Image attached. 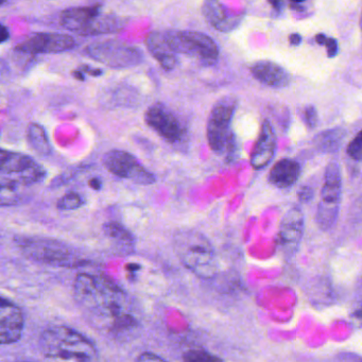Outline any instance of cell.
<instances>
[{
	"mask_svg": "<svg viewBox=\"0 0 362 362\" xmlns=\"http://www.w3.org/2000/svg\"><path fill=\"white\" fill-rule=\"evenodd\" d=\"M74 294L78 306L97 327L114 334L136 327L128 296L107 277L80 273L74 284Z\"/></svg>",
	"mask_w": 362,
	"mask_h": 362,
	"instance_id": "6da1fadb",
	"label": "cell"
},
{
	"mask_svg": "<svg viewBox=\"0 0 362 362\" xmlns=\"http://www.w3.org/2000/svg\"><path fill=\"white\" fill-rule=\"evenodd\" d=\"M40 349L46 362H99V351L93 341L67 326L44 330Z\"/></svg>",
	"mask_w": 362,
	"mask_h": 362,
	"instance_id": "7a4b0ae2",
	"label": "cell"
},
{
	"mask_svg": "<svg viewBox=\"0 0 362 362\" xmlns=\"http://www.w3.org/2000/svg\"><path fill=\"white\" fill-rule=\"evenodd\" d=\"M173 249L186 269L201 279L217 272V258L211 241L198 230H182L173 236Z\"/></svg>",
	"mask_w": 362,
	"mask_h": 362,
	"instance_id": "3957f363",
	"label": "cell"
},
{
	"mask_svg": "<svg viewBox=\"0 0 362 362\" xmlns=\"http://www.w3.org/2000/svg\"><path fill=\"white\" fill-rule=\"evenodd\" d=\"M101 4L67 8L61 13V24L80 35H98L116 33L124 27L117 16L101 14Z\"/></svg>",
	"mask_w": 362,
	"mask_h": 362,
	"instance_id": "277c9868",
	"label": "cell"
},
{
	"mask_svg": "<svg viewBox=\"0 0 362 362\" xmlns=\"http://www.w3.org/2000/svg\"><path fill=\"white\" fill-rule=\"evenodd\" d=\"M16 243L25 256L35 262L65 268H75L86 264V260L69 245L54 239L20 237L16 239Z\"/></svg>",
	"mask_w": 362,
	"mask_h": 362,
	"instance_id": "5b68a950",
	"label": "cell"
},
{
	"mask_svg": "<svg viewBox=\"0 0 362 362\" xmlns=\"http://www.w3.org/2000/svg\"><path fill=\"white\" fill-rule=\"evenodd\" d=\"M237 103L232 97H226L216 103L207 120L206 136L209 148L215 153L232 154L235 148V137L230 131L233 116Z\"/></svg>",
	"mask_w": 362,
	"mask_h": 362,
	"instance_id": "8992f818",
	"label": "cell"
},
{
	"mask_svg": "<svg viewBox=\"0 0 362 362\" xmlns=\"http://www.w3.org/2000/svg\"><path fill=\"white\" fill-rule=\"evenodd\" d=\"M0 185L25 187L43 181L45 169L31 156L3 150L0 154Z\"/></svg>",
	"mask_w": 362,
	"mask_h": 362,
	"instance_id": "52a82bcc",
	"label": "cell"
},
{
	"mask_svg": "<svg viewBox=\"0 0 362 362\" xmlns=\"http://www.w3.org/2000/svg\"><path fill=\"white\" fill-rule=\"evenodd\" d=\"M165 37L175 54L198 59L205 65L215 64L219 58V47L204 33L192 30H167Z\"/></svg>",
	"mask_w": 362,
	"mask_h": 362,
	"instance_id": "ba28073f",
	"label": "cell"
},
{
	"mask_svg": "<svg viewBox=\"0 0 362 362\" xmlns=\"http://www.w3.org/2000/svg\"><path fill=\"white\" fill-rule=\"evenodd\" d=\"M84 54L105 66L116 69L136 66L144 61L141 49L117 40L95 42L84 49Z\"/></svg>",
	"mask_w": 362,
	"mask_h": 362,
	"instance_id": "9c48e42d",
	"label": "cell"
},
{
	"mask_svg": "<svg viewBox=\"0 0 362 362\" xmlns=\"http://www.w3.org/2000/svg\"><path fill=\"white\" fill-rule=\"evenodd\" d=\"M342 194V177L338 163L332 162L326 167L323 185L321 189V200L317 207V220L320 226L329 228L338 218Z\"/></svg>",
	"mask_w": 362,
	"mask_h": 362,
	"instance_id": "30bf717a",
	"label": "cell"
},
{
	"mask_svg": "<svg viewBox=\"0 0 362 362\" xmlns=\"http://www.w3.org/2000/svg\"><path fill=\"white\" fill-rule=\"evenodd\" d=\"M103 163L109 173L128 179L139 185H152L156 175L145 168L136 158L124 150H111L103 156Z\"/></svg>",
	"mask_w": 362,
	"mask_h": 362,
	"instance_id": "8fae6325",
	"label": "cell"
},
{
	"mask_svg": "<svg viewBox=\"0 0 362 362\" xmlns=\"http://www.w3.org/2000/svg\"><path fill=\"white\" fill-rule=\"evenodd\" d=\"M77 43L71 35L63 33H35L16 46V52L26 54H61L74 49Z\"/></svg>",
	"mask_w": 362,
	"mask_h": 362,
	"instance_id": "7c38bea8",
	"label": "cell"
},
{
	"mask_svg": "<svg viewBox=\"0 0 362 362\" xmlns=\"http://www.w3.org/2000/svg\"><path fill=\"white\" fill-rule=\"evenodd\" d=\"M146 124L156 131L163 139L170 144L181 141L184 129L177 116L162 103L149 107L145 114Z\"/></svg>",
	"mask_w": 362,
	"mask_h": 362,
	"instance_id": "4fadbf2b",
	"label": "cell"
},
{
	"mask_svg": "<svg viewBox=\"0 0 362 362\" xmlns=\"http://www.w3.org/2000/svg\"><path fill=\"white\" fill-rule=\"evenodd\" d=\"M25 319L18 305L8 298H1L0 307V339L4 345L13 344L22 338Z\"/></svg>",
	"mask_w": 362,
	"mask_h": 362,
	"instance_id": "5bb4252c",
	"label": "cell"
},
{
	"mask_svg": "<svg viewBox=\"0 0 362 362\" xmlns=\"http://www.w3.org/2000/svg\"><path fill=\"white\" fill-rule=\"evenodd\" d=\"M202 13L206 22L221 33L234 30L243 18V14L233 13L226 5L215 0H207L203 3Z\"/></svg>",
	"mask_w": 362,
	"mask_h": 362,
	"instance_id": "9a60e30c",
	"label": "cell"
},
{
	"mask_svg": "<svg viewBox=\"0 0 362 362\" xmlns=\"http://www.w3.org/2000/svg\"><path fill=\"white\" fill-rule=\"evenodd\" d=\"M276 149V135L269 120L262 122L259 137L252 150L251 162L254 169H262L272 160Z\"/></svg>",
	"mask_w": 362,
	"mask_h": 362,
	"instance_id": "2e32d148",
	"label": "cell"
},
{
	"mask_svg": "<svg viewBox=\"0 0 362 362\" xmlns=\"http://www.w3.org/2000/svg\"><path fill=\"white\" fill-rule=\"evenodd\" d=\"M304 232V216L298 207L289 209L281 220L279 241L284 249L296 250Z\"/></svg>",
	"mask_w": 362,
	"mask_h": 362,
	"instance_id": "e0dca14e",
	"label": "cell"
},
{
	"mask_svg": "<svg viewBox=\"0 0 362 362\" xmlns=\"http://www.w3.org/2000/svg\"><path fill=\"white\" fill-rule=\"evenodd\" d=\"M148 52L158 61V64L166 71H173L177 66V54L169 45L165 33L152 31L146 39Z\"/></svg>",
	"mask_w": 362,
	"mask_h": 362,
	"instance_id": "ac0fdd59",
	"label": "cell"
},
{
	"mask_svg": "<svg viewBox=\"0 0 362 362\" xmlns=\"http://www.w3.org/2000/svg\"><path fill=\"white\" fill-rule=\"evenodd\" d=\"M252 75L256 80L270 88H286L290 83V75L281 65L271 61H259L251 67Z\"/></svg>",
	"mask_w": 362,
	"mask_h": 362,
	"instance_id": "d6986e66",
	"label": "cell"
},
{
	"mask_svg": "<svg viewBox=\"0 0 362 362\" xmlns=\"http://www.w3.org/2000/svg\"><path fill=\"white\" fill-rule=\"evenodd\" d=\"M300 167L298 162L289 158L279 160L269 173V181L279 188L293 185L300 177Z\"/></svg>",
	"mask_w": 362,
	"mask_h": 362,
	"instance_id": "ffe728a7",
	"label": "cell"
},
{
	"mask_svg": "<svg viewBox=\"0 0 362 362\" xmlns=\"http://www.w3.org/2000/svg\"><path fill=\"white\" fill-rule=\"evenodd\" d=\"M27 141L30 147L42 156H48L52 151L47 132L43 126L37 122H31L27 128Z\"/></svg>",
	"mask_w": 362,
	"mask_h": 362,
	"instance_id": "44dd1931",
	"label": "cell"
},
{
	"mask_svg": "<svg viewBox=\"0 0 362 362\" xmlns=\"http://www.w3.org/2000/svg\"><path fill=\"white\" fill-rule=\"evenodd\" d=\"M103 232L105 236L109 237L114 243H117L124 249H133L135 245L134 237L122 224L117 222H107L103 226Z\"/></svg>",
	"mask_w": 362,
	"mask_h": 362,
	"instance_id": "7402d4cb",
	"label": "cell"
},
{
	"mask_svg": "<svg viewBox=\"0 0 362 362\" xmlns=\"http://www.w3.org/2000/svg\"><path fill=\"white\" fill-rule=\"evenodd\" d=\"M344 139V131L342 129H332L320 133L315 139V145L323 152L336 151L340 148Z\"/></svg>",
	"mask_w": 362,
	"mask_h": 362,
	"instance_id": "603a6c76",
	"label": "cell"
},
{
	"mask_svg": "<svg viewBox=\"0 0 362 362\" xmlns=\"http://www.w3.org/2000/svg\"><path fill=\"white\" fill-rule=\"evenodd\" d=\"M84 199L75 192H69L65 194L57 203V207L60 211H75L83 206Z\"/></svg>",
	"mask_w": 362,
	"mask_h": 362,
	"instance_id": "cb8c5ba5",
	"label": "cell"
},
{
	"mask_svg": "<svg viewBox=\"0 0 362 362\" xmlns=\"http://www.w3.org/2000/svg\"><path fill=\"white\" fill-rule=\"evenodd\" d=\"M183 362H222V360L205 349H194L184 354Z\"/></svg>",
	"mask_w": 362,
	"mask_h": 362,
	"instance_id": "d4e9b609",
	"label": "cell"
},
{
	"mask_svg": "<svg viewBox=\"0 0 362 362\" xmlns=\"http://www.w3.org/2000/svg\"><path fill=\"white\" fill-rule=\"evenodd\" d=\"M347 156L351 160L360 162L362 160V130L356 135L355 139L347 146Z\"/></svg>",
	"mask_w": 362,
	"mask_h": 362,
	"instance_id": "484cf974",
	"label": "cell"
},
{
	"mask_svg": "<svg viewBox=\"0 0 362 362\" xmlns=\"http://www.w3.org/2000/svg\"><path fill=\"white\" fill-rule=\"evenodd\" d=\"M315 41L320 45H325L327 48V54L329 58H334L338 54V43L336 40L332 39V37H327L324 35H317L315 37Z\"/></svg>",
	"mask_w": 362,
	"mask_h": 362,
	"instance_id": "4316f807",
	"label": "cell"
},
{
	"mask_svg": "<svg viewBox=\"0 0 362 362\" xmlns=\"http://www.w3.org/2000/svg\"><path fill=\"white\" fill-rule=\"evenodd\" d=\"M305 122H306L308 128L315 129L317 124V110L313 105H308L305 109Z\"/></svg>",
	"mask_w": 362,
	"mask_h": 362,
	"instance_id": "83f0119b",
	"label": "cell"
},
{
	"mask_svg": "<svg viewBox=\"0 0 362 362\" xmlns=\"http://www.w3.org/2000/svg\"><path fill=\"white\" fill-rule=\"evenodd\" d=\"M136 362H167L166 360L163 359L160 356L150 351H145L141 354L137 358Z\"/></svg>",
	"mask_w": 362,
	"mask_h": 362,
	"instance_id": "f1b7e54d",
	"label": "cell"
},
{
	"mask_svg": "<svg viewBox=\"0 0 362 362\" xmlns=\"http://www.w3.org/2000/svg\"><path fill=\"white\" fill-rule=\"evenodd\" d=\"M298 200L302 202H307V201L311 200L313 197V189L309 186H303L298 192Z\"/></svg>",
	"mask_w": 362,
	"mask_h": 362,
	"instance_id": "f546056e",
	"label": "cell"
},
{
	"mask_svg": "<svg viewBox=\"0 0 362 362\" xmlns=\"http://www.w3.org/2000/svg\"><path fill=\"white\" fill-rule=\"evenodd\" d=\"M79 71H81L82 73L88 74L90 76H95V77H98V76L103 75V71L99 69H93V67L88 66V65H83V66L80 67Z\"/></svg>",
	"mask_w": 362,
	"mask_h": 362,
	"instance_id": "4dcf8cb0",
	"label": "cell"
},
{
	"mask_svg": "<svg viewBox=\"0 0 362 362\" xmlns=\"http://www.w3.org/2000/svg\"><path fill=\"white\" fill-rule=\"evenodd\" d=\"M88 185L92 189L94 190H100L103 188V182L98 179V177H94V179H90V182H88Z\"/></svg>",
	"mask_w": 362,
	"mask_h": 362,
	"instance_id": "1f68e13d",
	"label": "cell"
},
{
	"mask_svg": "<svg viewBox=\"0 0 362 362\" xmlns=\"http://www.w3.org/2000/svg\"><path fill=\"white\" fill-rule=\"evenodd\" d=\"M289 42L292 44V45H298L302 42V37L298 33H292L289 37Z\"/></svg>",
	"mask_w": 362,
	"mask_h": 362,
	"instance_id": "d6a6232c",
	"label": "cell"
},
{
	"mask_svg": "<svg viewBox=\"0 0 362 362\" xmlns=\"http://www.w3.org/2000/svg\"><path fill=\"white\" fill-rule=\"evenodd\" d=\"M9 37V30H8L7 27H1V43H5Z\"/></svg>",
	"mask_w": 362,
	"mask_h": 362,
	"instance_id": "836d02e7",
	"label": "cell"
},
{
	"mask_svg": "<svg viewBox=\"0 0 362 362\" xmlns=\"http://www.w3.org/2000/svg\"><path fill=\"white\" fill-rule=\"evenodd\" d=\"M354 317L362 323V306L354 313Z\"/></svg>",
	"mask_w": 362,
	"mask_h": 362,
	"instance_id": "e575fe53",
	"label": "cell"
},
{
	"mask_svg": "<svg viewBox=\"0 0 362 362\" xmlns=\"http://www.w3.org/2000/svg\"><path fill=\"white\" fill-rule=\"evenodd\" d=\"M74 76H75L76 79L84 80V75L83 73H81V71H75Z\"/></svg>",
	"mask_w": 362,
	"mask_h": 362,
	"instance_id": "d590c367",
	"label": "cell"
},
{
	"mask_svg": "<svg viewBox=\"0 0 362 362\" xmlns=\"http://www.w3.org/2000/svg\"><path fill=\"white\" fill-rule=\"evenodd\" d=\"M360 28H361V31H362V13H361V18H360Z\"/></svg>",
	"mask_w": 362,
	"mask_h": 362,
	"instance_id": "8d00e7d4",
	"label": "cell"
},
{
	"mask_svg": "<svg viewBox=\"0 0 362 362\" xmlns=\"http://www.w3.org/2000/svg\"><path fill=\"white\" fill-rule=\"evenodd\" d=\"M22 362H30V361H22Z\"/></svg>",
	"mask_w": 362,
	"mask_h": 362,
	"instance_id": "74e56055",
	"label": "cell"
}]
</instances>
